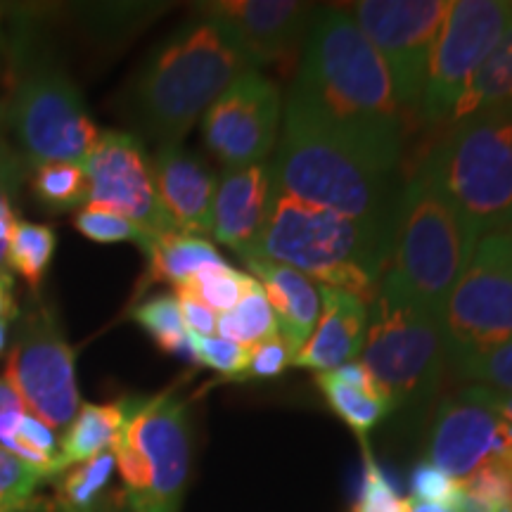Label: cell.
Instances as JSON below:
<instances>
[{
  "label": "cell",
  "instance_id": "obj_1",
  "mask_svg": "<svg viewBox=\"0 0 512 512\" xmlns=\"http://www.w3.org/2000/svg\"><path fill=\"white\" fill-rule=\"evenodd\" d=\"M287 98L368 169L382 176L396 169L403 110L387 64L349 12H316Z\"/></svg>",
  "mask_w": 512,
  "mask_h": 512
},
{
  "label": "cell",
  "instance_id": "obj_2",
  "mask_svg": "<svg viewBox=\"0 0 512 512\" xmlns=\"http://www.w3.org/2000/svg\"><path fill=\"white\" fill-rule=\"evenodd\" d=\"M254 69L219 19L185 22L140 64L131 83V112L159 145L183 143L195 121L238 76Z\"/></svg>",
  "mask_w": 512,
  "mask_h": 512
},
{
  "label": "cell",
  "instance_id": "obj_3",
  "mask_svg": "<svg viewBox=\"0 0 512 512\" xmlns=\"http://www.w3.org/2000/svg\"><path fill=\"white\" fill-rule=\"evenodd\" d=\"M389 247V233L294 200L273 181L266 223L242 261H278L370 302L387 271Z\"/></svg>",
  "mask_w": 512,
  "mask_h": 512
},
{
  "label": "cell",
  "instance_id": "obj_4",
  "mask_svg": "<svg viewBox=\"0 0 512 512\" xmlns=\"http://www.w3.org/2000/svg\"><path fill=\"white\" fill-rule=\"evenodd\" d=\"M271 169L275 185L294 200L392 235L396 200L389 176L358 162L292 98Z\"/></svg>",
  "mask_w": 512,
  "mask_h": 512
},
{
  "label": "cell",
  "instance_id": "obj_5",
  "mask_svg": "<svg viewBox=\"0 0 512 512\" xmlns=\"http://www.w3.org/2000/svg\"><path fill=\"white\" fill-rule=\"evenodd\" d=\"M477 242L475 228L453 207L430 166L422 162L396 200L384 278L439 318Z\"/></svg>",
  "mask_w": 512,
  "mask_h": 512
},
{
  "label": "cell",
  "instance_id": "obj_6",
  "mask_svg": "<svg viewBox=\"0 0 512 512\" xmlns=\"http://www.w3.org/2000/svg\"><path fill=\"white\" fill-rule=\"evenodd\" d=\"M425 164L479 238L512 228V102L456 121Z\"/></svg>",
  "mask_w": 512,
  "mask_h": 512
},
{
  "label": "cell",
  "instance_id": "obj_7",
  "mask_svg": "<svg viewBox=\"0 0 512 512\" xmlns=\"http://www.w3.org/2000/svg\"><path fill=\"white\" fill-rule=\"evenodd\" d=\"M361 363L392 411L427 403L444 377L446 349L439 318L384 275L368 304Z\"/></svg>",
  "mask_w": 512,
  "mask_h": 512
},
{
  "label": "cell",
  "instance_id": "obj_8",
  "mask_svg": "<svg viewBox=\"0 0 512 512\" xmlns=\"http://www.w3.org/2000/svg\"><path fill=\"white\" fill-rule=\"evenodd\" d=\"M15 67V81L8 102L0 107V121L10 126L19 155L36 166L86 162L100 131L72 76L46 55L17 53Z\"/></svg>",
  "mask_w": 512,
  "mask_h": 512
},
{
  "label": "cell",
  "instance_id": "obj_9",
  "mask_svg": "<svg viewBox=\"0 0 512 512\" xmlns=\"http://www.w3.org/2000/svg\"><path fill=\"white\" fill-rule=\"evenodd\" d=\"M126 503L133 512H178L190 477L192 430L176 396L133 399L114 446Z\"/></svg>",
  "mask_w": 512,
  "mask_h": 512
},
{
  "label": "cell",
  "instance_id": "obj_10",
  "mask_svg": "<svg viewBox=\"0 0 512 512\" xmlns=\"http://www.w3.org/2000/svg\"><path fill=\"white\" fill-rule=\"evenodd\" d=\"M439 330L446 361L512 337V228L479 238L441 306Z\"/></svg>",
  "mask_w": 512,
  "mask_h": 512
},
{
  "label": "cell",
  "instance_id": "obj_11",
  "mask_svg": "<svg viewBox=\"0 0 512 512\" xmlns=\"http://www.w3.org/2000/svg\"><path fill=\"white\" fill-rule=\"evenodd\" d=\"M448 0H361L349 12L387 64L403 112L420 110Z\"/></svg>",
  "mask_w": 512,
  "mask_h": 512
},
{
  "label": "cell",
  "instance_id": "obj_12",
  "mask_svg": "<svg viewBox=\"0 0 512 512\" xmlns=\"http://www.w3.org/2000/svg\"><path fill=\"white\" fill-rule=\"evenodd\" d=\"M512 24L508 0H456L434 46L418 114L430 124L451 119L472 76Z\"/></svg>",
  "mask_w": 512,
  "mask_h": 512
},
{
  "label": "cell",
  "instance_id": "obj_13",
  "mask_svg": "<svg viewBox=\"0 0 512 512\" xmlns=\"http://www.w3.org/2000/svg\"><path fill=\"white\" fill-rule=\"evenodd\" d=\"M5 380L29 415L50 430H67L81 408L74 351L48 311H34L12 344Z\"/></svg>",
  "mask_w": 512,
  "mask_h": 512
},
{
  "label": "cell",
  "instance_id": "obj_14",
  "mask_svg": "<svg viewBox=\"0 0 512 512\" xmlns=\"http://www.w3.org/2000/svg\"><path fill=\"white\" fill-rule=\"evenodd\" d=\"M280 117V88L259 69H249L202 114L204 143L223 169L266 162L278 145Z\"/></svg>",
  "mask_w": 512,
  "mask_h": 512
},
{
  "label": "cell",
  "instance_id": "obj_15",
  "mask_svg": "<svg viewBox=\"0 0 512 512\" xmlns=\"http://www.w3.org/2000/svg\"><path fill=\"white\" fill-rule=\"evenodd\" d=\"M88 181V204L110 209L138 223L152 240L178 233L159 202L152 164L143 140L126 131H102L81 164Z\"/></svg>",
  "mask_w": 512,
  "mask_h": 512
},
{
  "label": "cell",
  "instance_id": "obj_16",
  "mask_svg": "<svg viewBox=\"0 0 512 512\" xmlns=\"http://www.w3.org/2000/svg\"><path fill=\"white\" fill-rule=\"evenodd\" d=\"M427 453V463L456 482H465L486 463L510 458L512 444L505 434L503 418L456 394L441 401L437 408Z\"/></svg>",
  "mask_w": 512,
  "mask_h": 512
},
{
  "label": "cell",
  "instance_id": "obj_17",
  "mask_svg": "<svg viewBox=\"0 0 512 512\" xmlns=\"http://www.w3.org/2000/svg\"><path fill=\"white\" fill-rule=\"evenodd\" d=\"M238 38L254 69L285 57L309 34L316 5L299 0H221L197 5Z\"/></svg>",
  "mask_w": 512,
  "mask_h": 512
},
{
  "label": "cell",
  "instance_id": "obj_18",
  "mask_svg": "<svg viewBox=\"0 0 512 512\" xmlns=\"http://www.w3.org/2000/svg\"><path fill=\"white\" fill-rule=\"evenodd\" d=\"M152 164V181L159 202L178 233L204 238L214 228V171L183 147V143L157 145Z\"/></svg>",
  "mask_w": 512,
  "mask_h": 512
},
{
  "label": "cell",
  "instance_id": "obj_19",
  "mask_svg": "<svg viewBox=\"0 0 512 512\" xmlns=\"http://www.w3.org/2000/svg\"><path fill=\"white\" fill-rule=\"evenodd\" d=\"M320 313L311 337L292 358L294 368L332 373L356 361L368 330V302L337 287L318 285Z\"/></svg>",
  "mask_w": 512,
  "mask_h": 512
},
{
  "label": "cell",
  "instance_id": "obj_20",
  "mask_svg": "<svg viewBox=\"0 0 512 512\" xmlns=\"http://www.w3.org/2000/svg\"><path fill=\"white\" fill-rule=\"evenodd\" d=\"M273 169L268 162L242 169H223L214 195L211 235L242 256L254 245L266 223L271 204Z\"/></svg>",
  "mask_w": 512,
  "mask_h": 512
},
{
  "label": "cell",
  "instance_id": "obj_21",
  "mask_svg": "<svg viewBox=\"0 0 512 512\" xmlns=\"http://www.w3.org/2000/svg\"><path fill=\"white\" fill-rule=\"evenodd\" d=\"M249 271L264 287L273 316L278 320V335L294 354L311 337L320 313L318 285L304 273L268 259H245Z\"/></svg>",
  "mask_w": 512,
  "mask_h": 512
},
{
  "label": "cell",
  "instance_id": "obj_22",
  "mask_svg": "<svg viewBox=\"0 0 512 512\" xmlns=\"http://www.w3.org/2000/svg\"><path fill=\"white\" fill-rule=\"evenodd\" d=\"M114 475V451H105L60 472L53 501H48V512H119L126 503V494L114 486Z\"/></svg>",
  "mask_w": 512,
  "mask_h": 512
},
{
  "label": "cell",
  "instance_id": "obj_23",
  "mask_svg": "<svg viewBox=\"0 0 512 512\" xmlns=\"http://www.w3.org/2000/svg\"><path fill=\"white\" fill-rule=\"evenodd\" d=\"M133 401L114 403H81L76 418L69 422L60 441L57 475L69 467L86 463L105 451H114L119 434L124 430Z\"/></svg>",
  "mask_w": 512,
  "mask_h": 512
},
{
  "label": "cell",
  "instance_id": "obj_24",
  "mask_svg": "<svg viewBox=\"0 0 512 512\" xmlns=\"http://www.w3.org/2000/svg\"><path fill=\"white\" fill-rule=\"evenodd\" d=\"M147 254V285L171 283L174 287L188 283L192 275L204 268L226 266L219 249L209 240L185 233H169L152 240L145 249Z\"/></svg>",
  "mask_w": 512,
  "mask_h": 512
},
{
  "label": "cell",
  "instance_id": "obj_25",
  "mask_svg": "<svg viewBox=\"0 0 512 512\" xmlns=\"http://www.w3.org/2000/svg\"><path fill=\"white\" fill-rule=\"evenodd\" d=\"M508 102H512V24L472 76L451 119L460 121L477 112L508 105Z\"/></svg>",
  "mask_w": 512,
  "mask_h": 512
},
{
  "label": "cell",
  "instance_id": "obj_26",
  "mask_svg": "<svg viewBox=\"0 0 512 512\" xmlns=\"http://www.w3.org/2000/svg\"><path fill=\"white\" fill-rule=\"evenodd\" d=\"M133 320L147 335L155 339V344L166 354L181 356L185 361L197 363L195 349H192L190 335L185 330L181 306L174 292L155 294L133 311Z\"/></svg>",
  "mask_w": 512,
  "mask_h": 512
},
{
  "label": "cell",
  "instance_id": "obj_27",
  "mask_svg": "<svg viewBox=\"0 0 512 512\" xmlns=\"http://www.w3.org/2000/svg\"><path fill=\"white\" fill-rule=\"evenodd\" d=\"M216 332H219V337L242 344L247 349L278 335V320L273 316V309L259 280H252L245 297L233 311L221 313Z\"/></svg>",
  "mask_w": 512,
  "mask_h": 512
},
{
  "label": "cell",
  "instance_id": "obj_28",
  "mask_svg": "<svg viewBox=\"0 0 512 512\" xmlns=\"http://www.w3.org/2000/svg\"><path fill=\"white\" fill-rule=\"evenodd\" d=\"M316 384L328 399L332 411L358 434L370 432L384 415L392 413L389 403L380 394L342 382L335 373H318Z\"/></svg>",
  "mask_w": 512,
  "mask_h": 512
},
{
  "label": "cell",
  "instance_id": "obj_29",
  "mask_svg": "<svg viewBox=\"0 0 512 512\" xmlns=\"http://www.w3.org/2000/svg\"><path fill=\"white\" fill-rule=\"evenodd\" d=\"M55 245L57 238L53 228L46 226V223L19 219L15 230H12L8 249L10 271H15L36 292L43 283V275H46L50 261H53Z\"/></svg>",
  "mask_w": 512,
  "mask_h": 512
},
{
  "label": "cell",
  "instance_id": "obj_30",
  "mask_svg": "<svg viewBox=\"0 0 512 512\" xmlns=\"http://www.w3.org/2000/svg\"><path fill=\"white\" fill-rule=\"evenodd\" d=\"M36 200L50 211H69L88 200V181L81 164L48 162L38 164L31 176Z\"/></svg>",
  "mask_w": 512,
  "mask_h": 512
},
{
  "label": "cell",
  "instance_id": "obj_31",
  "mask_svg": "<svg viewBox=\"0 0 512 512\" xmlns=\"http://www.w3.org/2000/svg\"><path fill=\"white\" fill-rule=\"evenodd\" d=\"M43 472L0 446V512H48V501L36 498Z\"/></svg>",
  "mask_w": 512,
  "mask_h": 512
},
{
  "label": "cell",
  "instance_id": "obj_32",
  "mask_svg": "<svg viewBox=\"0 0 512 512\" xmlns=\"http://www.w3.org/2000/svg\"><path fill=\"white\" fill-rule=\"evenodd\" d=\"M448 363L460 380L479 382V387L512 394V337L496 347L451 358Z\"/></svg>",
  "mask_w": 512,
  "mask_h": 512
},
{
  "label": "cell",
  "instance_id": "obj_33",
  "mask_svg": "<svg viewBox=\"0 0 512 512\" xmlns=\"http://www.w3.org/2000/svg\"><path fill=\"white\" fill-rule=\"evenodd\" d=\"M27 171V159L19 155L15 145L0 138V278H12L8 249L12 230L17 226L15 197Z\"/></svg>",
  "mask_w": 512,
  "mask_h": 512
},
{
  "label": "cell",
  "instance_id": "obj_34",
  "mask_svg": "<svg viewBox=\"0 0 512 512\" xmlns=\"http://www.w3.org/2000/svg\"><path fill=\"white\" fill-rule=\"evenodd\" d=\"M254 275L235 271L233 266H211L204 268L197 275H192L188 283L178 285L185 287L195 294L197 299H202L211 311L228 313L240 304V299L245 297V292L252 285Z\"/></svg>",
  "mask_w": 512,
  "mask_h": 512
},
{
  "label": "cell",
  "instance_id": "obj_35",
  "mask_svg": "<svg viewBox=\"0 0 512 512\" xmlns=\"http://www.w3.org/2000/svg\"><path fill=\"white\" fill-rule=\"evenodd\" d=\"M74 228L79 230L83 238L100 242V245H117V242H131L140 249H147L152 238L145 233L138 223L128 221L126 216L117 214V211L100 209L86 204V209H81L74 219Z\"/></svg>",
  "mask_w": 512,
  "mask_h": 512
},
{
  "label": "cell",
  "instance_id": "obj_36",
  "mask_svg": "<svg viewBox=\"0 0 512 512\" xmlns=\"http://www.w3.org/2000/svg\"><path fill=\"white\" fill-rule=\"evenodd\" d=\"M190 342H192V349H195L197 363L211 368L214 373L228 377V380H240L242 370L247 366V354H249L247 347L216 335L211 337L190 335Z\"/></svg>",
  "mask_w": 512,
  "mask_h": 512
},
{
  "label": "cell",
  "instance_id": "obj_37",
  "mask_svg": "<svg viewBox=\"0 0 512 512\" xmlns=\"http://www.w3.org/2000/svg\"><path fill=\"white\" fill-rule=\"evenodd\" d=\"M411 508L413 501H406L396 494L394 484L384 477L375 460L368 456L363 494L351 512H411Z\"/></svg>",
  "mask_w": 512,
  "mask_h": 512
},
{
  "label": "cell",
  "instance_id": "obj_38",
  "mask_svg": "<svg viewBox=\"0 0 512 512\" xmlns=\"http://www.w3.org/2000/svg\"><path fill=\"white\" fill-rule=\"evenodd\" d=\"M294 351L280 335L249 347L247 366L242 370L240 380H268V377L283 375L287 366H292Z\"/></svg>",
  "mask_w": 512,
  "mask_h": 512
},
{
  "label": "cell",
  "instance_id": "obj_39",
  "mask_svg": "<svg viewBox=\"0 0 512 512\" xmlns=\"http://www.w3.org/2000/svg\"><path fill=\"white\" fill-rule=\"evenodd\" d=\"M413 503H430L448 508L460 491V482L451 479L432 463H420L411 475Z\"/></svg>",
  "mask_w": 512,
  "mask_h": 512
},
{
  "label": "cell",
  "instance_id": "obj_40",
  "mask_svg": "<svg viewBox=\"0 0 512 512\" xmlns=\"http://www.w3.org/2000/svg\"><path fill=\"white\" fill-rule=\"evenodd\" d=\"M176 299L178 306H181V316L185 323V330L190 335L197 337H211L216 332V325H219V316L209 309L202 299H197L195 294L185 287H176Z\"/></svg>",
  "mask_w": 512,
  "mask_h": 512
},
{
  "label": "cell",
  "instance_id": "obj_41",
  "mask_svg": "<svg viewBox=\"0 0 512 512\" xmlns=\"http://www.w3.org/2000/svg\"><path fill=\"white\" fill-rule=\"evenodd\" d=\"M24 413H27V408H24L22 399L12 389V384L5 377H0V444L15 434Z\"/></svg>",
  "mask_w": 512,
  "mask_h": 512
},
{
  "label": "cell",
  "instance_id": "obj_42",
  "mask_svg": "<svg viewBox=\"0 0 512 512\" xmlns=\"http://www.w3.org/2000/svg\"><path fill=\"white\" fill-rule=\"evenodd\" d=\"M458 394L467 401H475L479 406L489 408V411H494L498 418H503L505 422H512V394L494 392V389L479 387V384H472V387H467Z\"/></svg>",
  "mask_w": 512,
  "mask_h": 512
},
{
  "label": "cell",
  "instance_id": "obj_43",
  "mask_svg": "<svg viewBox=\"0 0 512 512\" xmlns=\"http://www.w3.org/2000/svg\"><path fill=\"white\" fill-rule=\"evenodd\" d=\"M10 325L12 323H5V320H0V354H3V349H5V339H8Z\"/></svg>",
  "mask_w": 512,
  "mask_h": 512
},
{
  "label": "cell",
  "instance_id": "obj_44",
  "mask_svg": "<svg viewBox=\"0 0 512 512\" xmlns=\"http://www.w3.org/2000/svg\"><path fill=\"white\" fill-rule=\"evenodd\" d=\"M505 434H508L510 444H512V422H505Z\"/></svg>",
  "mask_w": 512,
  "mask_h": 512
},
{
  "label": "cell",
  "instance_id": "obj_45",
  "mask_svg": "<svg viewBox=\"0 0 512 512\" xmlns=\"http://www.w3.org/2000/svg\"><path fill=\"white\" fill-rule=\"evenodd\" d=\"M508 512H512V510H508Z\"/></svg>",
  "mask_w": 512,
  "mask_h": 512
}]
</instances>
